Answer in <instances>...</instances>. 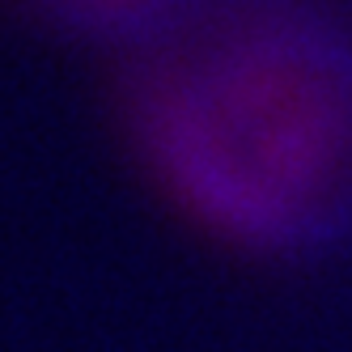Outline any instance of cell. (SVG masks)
Listing matches in <instances>:
<instances>
[{"label": "cell", "instance_id": "6da1fadb", "mask_svg": "<svg viewBox=\"0 0 352 352\" xmlns=\"http://www.w3.org/2000/svg\"><path fill=\"white\" fill-rule=\"evenodd\" d=\"M148 140L212 225L259 246L352 230V38L272 13L208 43L148 107Z\"/></svg>", "mask_w": 352, "mask_h": 352}, {"label": "cell", "instance_id": "7a4b0ae2", "mask_svg": "<svg viewBox=\"0 0 352 352\" xmlns=\"http://www.w3.org/2000/svg\"><path fill=\"white\" fill-rule=\"evenodd\" d=\"M111 5H136V0H111Z\"/></svg>", "mask_w": 352, "mask_h": 352}]
</instances>
